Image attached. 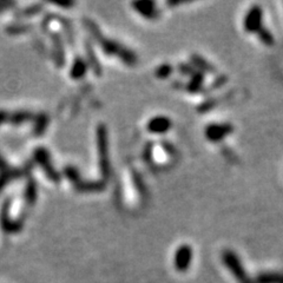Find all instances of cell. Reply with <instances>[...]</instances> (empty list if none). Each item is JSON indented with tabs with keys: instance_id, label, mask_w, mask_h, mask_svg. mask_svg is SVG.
Masks as SVG:
<instances>
[{
	"instance_id": "15",
	"label": "cell",
	"mask_w": 283,
	"mask_h": 283,
	"mask_svg": "<svg viewBox=\"0 0 283 283\" xmlns=\"http://www.w3.org/2000/svg\"><path fill=\"white\" fill-rule=\"evenodd\" d=\"M170 72H171V68L169 66V65H162V66L157 70L156 74H157V77H160V78H166L168 77V74H169Z\"/></svg>"
},
{
	"instance_id": "3",
	"label": "cell",
	"mask_w": 283,
	"mask_h": 283,
	"mask_svg": "<svg viewBox=\"0 0 283 283\" xmlns=\"http://www.w3.org/2000/svg\"><path fill=\"white\" fill-rule=\"evenodd\" d=\"M192 261V249L188 244L180 246L176 250L175 258H174V264L177 272H186L190 268Z\"/></svg>"
},
{
	"instance_id": "4",
	"label": "cell",
	"mask_w": 283,
	"mask_h": 283,
	"mask_svg": "<svg viewBox=\"0 0 283 283\" xmlns=\"http://www.w3.org/2000/svg\"><path fill=\"white\" fill-rule=\"evenodd\" d=\"M262 28V10L260 6H252L244 18V30L246 32H258Z\"/></svg>"
},
{
	"instance_id": "5",
	"label": "cell",
	"mask_w": 283,
	"mask_h": 283,
	"mask_svg": "<svg viewBox=\"0 0 283 283\" xmlns=\"http://www.w3.org/2000/svg\"><path fill=\"white\" fill-rule=\"evenodd\" d=\"M106 130L104 126L98 128V149H100V164L103 174H108V143H106Z\"/></svg>"
},
{
	"instance_id": "18",
	"label": "cell",
	"mask_w": 283,
	"mask_h": 283,
	"mask_svg": "<svg viewBox=\"0 0 283 283\" xmlns=\"http://www.w3.org/2000/svg\"><path fill=\"white\" fill-rule=\"evenodd\" d=\"M8 164H6L5 160L0 157V170H5V169H8Z\"/></svg>"
},
{
	"instance_id": "12",
	"label": "cell",
	"mask_w": 283,
	"mask_h": 283,
	"mask_svg": "<svg viewBox=\"0 0 283 283\" xmlns=\"http://www.w3.org/2000/svg\"><path fill=\"white\" fill-rule=\"evenodd\" d=\"M20 172H18L17 170H11V169H5V170H2V172L0 174V192L2 190V188H4L6 184H8V182H11L12 178H14L16 176H18Z\"/></svg>"
},
{
	"instance_id": "9",
	"label": "cell",
	"mask_w": 283,
	"mask_h": 283,
	"mask_svg": "<svg viewBox=\"0 0 283 283\" xmlns=\"http://www.w3.org/2000/svg\"><path fill=\"white\" fill-rule=\"evenodd\" d=\"M134 8H137V11L143 14L146 18H156L157 17V10L154 8V2H134Z\"/></svg>"
},
{
	"instance_id": "17",
	"label": "cell",
	"mask_w": 283,
	"mask_h": 283,
	"mask_svg": "<svg viewBox=\"0 0 283 283\" xmlns=\"http://www.w3.org/2000/svg\"><path fill=\"white\" fill-rule=\"evenodd\" d=\"M8 111L0 110V125H2L4 123H8Z\"/></svg>"
},
{
	"instance_id": "16",
	"label": "cell",
	"mask_w": 283,
	"mask_h": 283,
	"mask_svg": "<svg viewBox=\"0 0 283 283\" xmlns=\"http://www.w3.org/2000/svg\"><path fill=\"white\" fill-rule=\"evenodd\" d=\"M26 200L28 202H34L36 200V189L34 186H28V190H26Z\"/></svg>"
},
{
	"instance_id": "7",
	"label": "cell",
	"mask_w": 283,
	"mask_h": 283,
	"mask_svg": "<svg viewBox=\"0 0 283 283\" xmlns=\"http://www.w3.org/2000/svg\"><path fill=\"white\" fill-rule=\"evenodd\" d=\"M232 131V126L230 124H218L210 125L206 128V137L212 140H220L226 134H229Z\"/></svg>"
},
{
	"instance_id": "8",
	"label": "cell",
	"mask_w": 283,
	"mask_h": 283,
	"mask_svg": "<svg viewBox=\"0 0 283 283\" xmlns=\"http://www.w3.org/2000/svg\"><path fill=\"white\" fill-rule=\"evenodd\" d=\"M171 128V120L166 117H156L148 124V129L154 134H163Z\"/></svg>"
},
{
	"instance_id": "2",
	"label": "cell",
	"mask_w": 283,
	"mask_h": 283,
	"mask_svg": "<svg viewBox=\"0 0 283 283\" xmlns=\"http://www.w3.org/2000/svg\"><path fill=\"white\" fill-rule=\"evenodd\" d=\"M222 260L226 268L232 272L234 278L238 280L240 283H254L246 274L241 261H240L235 252H232V250H226V252H223Z\"/></svg>"
},
{
	"instance_id": "1",
	"label": "cell",
	"mask_w": 283,
	"mask_h": 283,
	"mask_svg": "<svg viewBox=\"0 0 283 283\" xmlns=\"http://www.w3.org/2000/svg\"><path fill=\"white\" fill-rule=\"evenodd\" d=\"M86 24L88 25V28H90V31L94 34V37L98 39V42H100V44L102 45V48H103L105 52H108V54H118L125 62H128V64H134V62H136L137 60L136 56H134L132 52L125 50L124 48H122L120 45H118L116 42L108 40V39H105V37L104 38L102 37L100 31H98L96 26L92 24V22H86Z\"/></svg>"
},
{
	"instance_id": "10",
	"label": "cell",
	"mask_w": 283,
	"mask_h": 283,
	"mask_svg": "<svg viewBox=\"0 0 283 283\" xmlns=\"http://www.w3.org/2000/svg\"><path fill=\"white\" fill-rule=\"evenodd\" d=\"M32 116V112H28V111H17V112H8V123L19 125L25 123L26 120H30Z\"/></svg>"
},
{
	"instance_id": "6",
	"label": "cell",
	"mask_w": 283,
	"mask_h": 283,
	"mask_svg": "<svg viewBox=\"0 0 283 283\" xmlns=\"http://www.w3.org/2000/svg\"><path fill=\"white\" fill-rule=\"evenodd\" d=\"M34 157H36V160H37V162L42 166V169L45 170V172L48 174V177H50L52 180H54V182H58L59 175L58 174H56V171L54 170V168H52L51 166L48 154L46 152L44 149H38V150H36Z\"/></svg>"
},
{
	"instance_id": "14",
	"label": "cell",
	"mask_w": 283,
	"mask_h": 283,
	"mask_svg": "<svg viewBox=\"0 0 283 283\" xmlns=\"http://www.w3.org/2000/svg\"><path fill=\"white\" fill-rule=\"evenodd\" d=\"M258 34L260 36V39H261V40L264 42V44H266V45H272V44H274V37H272V34L268 31V30L261 28L258 32Z\"/></svg>"
},
{
	"instance_id": "11",
	"label": "cell",
	"mask_w": 283,
	"mask_h": 283,
	"mask_svg": "<svg viewBox=\"0 0 283 283\" xmlns=\"http://www.w3.org/2000/svg\"><path fill=\"white\" fill-rule=\"evenodd\" d=\"M255 283H283V275L261 274L256 278Z\"/></svg>"
},
{
	"instance_id": "19",
	"label": "cell",
	"mask_w": 283,
	"mask_h": 283,
	"mask_svg": "<svg viewBox=\"0 0 283 283\" xmlns=\"http://www.w3.org/2000/svg\"><path fill=\"white\" fill-rule=\"evenodd\" d=\"M11 5H13L12 2H0V10H2V8H8V6H11Z\"/></svg>"
},
{
	"instance_id": "13",
	"label": "cell",
	"mask_w": 283,
	"mask_h": 283,
	"mask_svg": "<svg viewBox=\"0 0 283 283\" xmlns=\"http://www.w3.org/2000/svg\"><path fill=\"white\" fill-rule=\"evenodd\" d=\"M85 71H86V66H85V64L83 62L78 59L77 62H74V68H72V71H71V74L74 78H80L84 74Z\"/></svg>"
}]
</instances>
